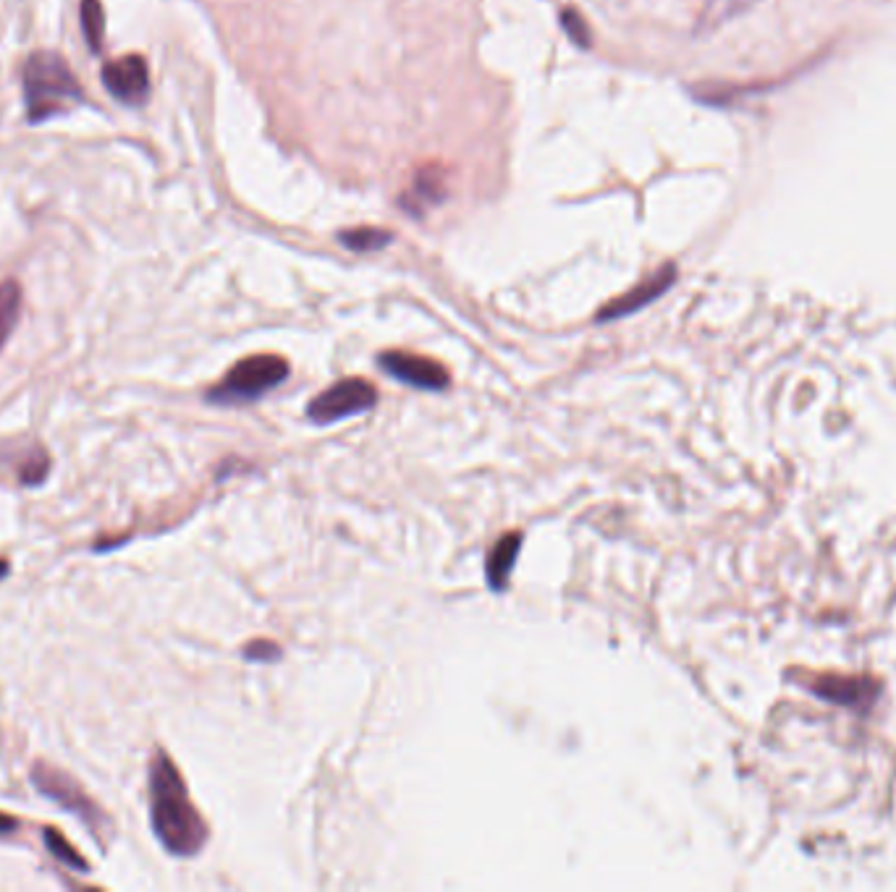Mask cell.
Here are the masks:
<instances>
[{
	"instance_id": "cell-1",
	"label": "cell",
	"mask_w": 896,
	"mask_h": 892,
	"mask_svg": "<svg viewBox=\"0 0 896 892\" xmlns=\"http://www.w3.org/2000/svg\"><path fill=\"white\" fill-rule=\"evenodd\" d=\"M150 822L158 843L170 856L191 859L205 849L207 824L191 804L189 787L166 751H155L150 762Z\"/></svg>"
},
{
	"instance_id": "cell-2",
	"label": "cell",
	"mask_w": 896,
	"mask_h": 892,
	"mask_svg": "<svg viewBox=\"0 0 896 892\" xmlns=\"http://www.w3.org/2000/svg\"><path fill=\"white\" fill-rule=\"evenodd\" d=\"M21 81H24L27 116L32 123L63 113L85 100V89L73 77L69 61L50 50H37L27 58Z\"/></svg>"
},
{
	"instance_id": "cell-3",
	"label": "cell",
	"mask_w": 896,
	"mask_h": 892,
	"mask_svg": "<svg viewBox=\"0 0 896 892\" xmlns=\"http://www.w3.org/2000/svg\"><path fill=\"white\" fill-rule=\"evenodd\" d=\"M288 377V361L276 354H255L236 361L218 385L207 390V400L220 406L252 404V400L268 396Z\"/></svg>"
},
{
	"instance_id": "cell-4",
	"label": "cell",
	"mask_w": 896,
	"mask_h": 892,
	"mask_svg": "<svg viewBox=\"0 0 896 892\" xmlns=\"http://www.w3.org/2000/svg\"><path fill=\"white\" fill-rule=\"evenodd\" d=\"M32 783L48 801L61 806L63 812L79 816L100 845L114 838V820H110V816L95 804L92 795H87L85 787H81L71 775H66L63 770L50 767L48 762H37L32 767Z\"/></svg>"
},
{
	"instance_id": "cell-5",
	"label": "cell",
	"mask_w": 896,
	"mask_h": 892,
	"mask_svg": "<svg viewBox=\"0 0 896 892\" xmlns=\"http://www.w3.org/2000/svg\"><path fill=\"white\" fill-rule=\"evenodd\" d=\"M377 404V390L370 380H362V377H346V380L333 383L331 388H325L323 393L307 404V419L313 425H333V422L341 419H352V416L367 414L370 408Z\"/></svg>"
},
{
	"instance_id": "cell-6",
	"label": "cell",
	"mask_w": 896,
	"mask_h": 892,
	"mask_svg": "<svg viewBox=\"0 0 896 892\" xmlns=\"http://www.w3.org/2000/svg\"><path fill=\"white\" fill-rule=\"evenodd\" d=\"M377 364L386 375L394 377V380L410 385V388L417 390H431L441 393L449 388L451 377L443 364L435 359H427V356L420 354H406V351H386L377 356Z\"/></svg>"
},
{
	"instance_id": "cell-7",
	"label": "cell",
	"mask_w": 896,
	"mask_h": 892,
	"mask_svg": "<svg viewBox=\"0 0 896 892\" xmlns=\"http://www.w3.org/2000/svg\"><path fill=\"white\" fill-rule=\"evenodd\" d=\"M102 85L118 102L139 108L150 98V69L142 56L131 53L124 58H114L102 66Z\"/></svg>"
},
{
	"instance_id": "cell-8",
	"label": "cell",
	"mask_w": 896,
	"mask_h": 892,
	"mask_svg": "<svg viewBox=\"0 0 896 892\" xmlns=\"http://www.w3.org/2000/svg\"><path fill=\"white\" fill-rule=\"evenodd\" d=\"M813 694L839 707L868 712L880 694V683L873 678H844V675H818L810 683Z\"/></svg>"
},
{
	"instance_id": "cell-9",
	"label": "cell",
	"mask_w": 896,
	"mask_h": 892,
	"mask_svg": "<svg viewBox=\"0 0 896 892\" xmlns=\"http://www.w3.org/2000/svg\"><path fill=\"white\" fill-rule=\"evenodd\" d=\"M673 280H677V267L673 265H663L661 270H656L650 278L642 280L640 286L629 288L627 294H621L619 299H613L605 304V307L598 311V323H611V319H621V317H629L634 315V311L646 309L648 304H653L658 296H663L669 288L673 286Z\"/></svg>"
},
{
	"instance_id": "cell-10",
	"label": "cell",
	"mask_w": 896,
	"mask_h": 892,
	"mask_svg": "<svg viewBox=\"0 0 896 892\" xmlns=\"http://www.w3.org/2000/svg\"><path fill=\"white\" fill-rule=\"evenodd\" d=\"M522 532H509L488 549L485 557V582L493 592H506L511 582V571L516 566V557L522 553Z\"/></svg>"
},
{
	"instance_id": "cell-11",
	"label": "cell",
	"mask_w": 896,
	"mask_h": 892,
	"mask_svg": "<svg viewBox=\"0 0 896 892\" xmlns=\"http://www.w3.org/2000/svg\"><path fill=\"white\" fill-rule=\"evenodd\" d=\"M443 197H446V174L439 166H425L414 176L412 189L404 195L402 205L412 210V215H420V210L439 205Z\"/></svg>"
},
{
	"instance_id": "cell-12",
	"label": "cell",
	"mask_w": 896,
	"mask_h": 892,
	"mask_svg": "<svg viewBox=\"0 0 896 892\" xmlns=\"http://www.w3.org/2000/svg\"><path fill=\"white\" fill-rule=\"evenodd\" d=\"M338 241L344 244L346 249L357 251V255H367V251H377L383 247H388L391 241H394V234L386 228H349V230H341Z\"/></svg>"
},
{
	"instance_id": "cell-13",
	"label": "cell",
	"mask_w": 896,
	"mask_h": 892,
	"mask_svg": "<svg viewBox=\"0 0 896 892\" xmlns=\"http://www.w3.org/2000/svg\"><path fill=\"white\" fill-rule=\"evenodd\" d=\"M42 840H46V849L53 853V859L61 861L63 866H69V869H73V872H81V874L90 872V864H87L85 856H81V853L73 849L69 840H66L56 827H48L46 832H42Z\"/></svg>"
},
{
	"instance_id": "cell-14",
	"label": "cell",
	"mask_w": 896,
	"mask_h": 892,
	"mask_svg": "<svg viewBox=\"0 0 896 892\" xmlns=\"http://www.w3.org/2000/svg\"><path fill=\"white\" fill-rule=\"evenodd\" d=\"M21 309V288L9 280V284L0 286V348L6 346V340L13 333L19 319Z\"/></svg>"
},
{
	"instance_id": "cell-15",
	"label": "cell",
	"mask_w": 896,
	"mask_h": 892,
	"mask_svg": "<svg viewBox=\"0 0 896 892\" xmlns=\"http://www.w3.org/2000/svg\"><path fill=\"white\" fill-rule=\"evenodd\" d=\"M81 32L87 37V44L100 53L102 37H106V13H102L100 0H81Z\"/></svg>"
},
{
	"instance_id": "cell-16",
	"label": "cell",
	"mask_w": 896,
	"mask_h": 892,
	"mask_svg": "<svg viewBox=\"0 0 896 892\" xmlns=\"http://www.w3.org/2000/svg\"><path fill=\"white\" fill-rule=\"evenodd\" d=\"M561 27H564V32L569 34V40H572L574 44H580V48H590L592 34H590V27L584 24V19L580 17V11L567 9L564 13H561Z\"/></svg>"
},
{
	"instance_id": "cell-17",
	"label": "cell",
	"mask_w": 896,
	"mask_h": 892,
	"mask_svg": "<svg viewBox=\"0 0 896 892\" xmlns=\"http://www.w3.org/2000/svg\"><path fill=\"white\" fill-rule=\"evenodd\" d=\"M280 654H284L280 646L270 638H255L244 646V660H249V663H276Z\"/></svg>"
},
{
	"instance_id": "cell-18",
	"label": "cell",
	"mask_w": 896,
	"mask_h": 892,
	"mask_svg": "<svg viewBox=\"0 0 896 892\" xmlns=\"http://www.w3.org/2000/svg\"><path fill=\"white\" fill-rule=\"evenodd\" d=\"M17 827H19V822L13 820V816L0 814V835H13V832H17Z\"/></svg>"
},
{
	"instance_id": "cell-19",
	"label": "cell",
	"mask_w": 896,
	"mask_h": 892,
	"mask_svg": "<svg viewBox=\"0 0 896 892\" xmlns=\"http://www.w3.org/2000/svg\"><path fill=\"white\" fill-rule=\"evenodd\" d=\"M9 571H11V566H9V561H3V557H0V582H3L6 576H9Z\"/></svg>"
}]
</instances>
